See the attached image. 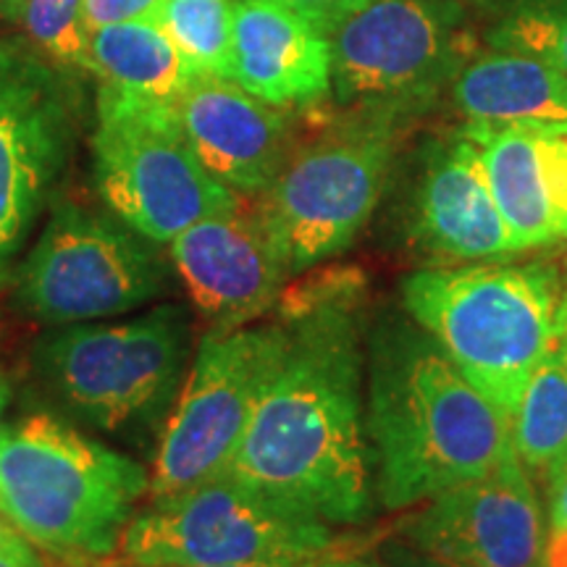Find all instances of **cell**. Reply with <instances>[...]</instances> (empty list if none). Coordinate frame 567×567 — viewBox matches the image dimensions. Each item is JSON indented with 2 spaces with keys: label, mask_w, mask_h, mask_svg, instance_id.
Returning a JSON list of instances; mask_svg holds the SVG:
<instances>
[{
  "label": "cell",
  "mask_w": 567,
  "mask_h": 567,
  "mask_svg": "<svg viewBox=\"0 0 567 567\" xmlns=\"http://www.w3.org/2000/svg\"><path fill=\"white\" fill-rule=\"evenodd\" d=\"M276 350L229 476L358 526L373 509L363 413V295L352 271L284 289Z\"/></svg>",
  "instance_id": "1"
},
{
  "label": "cell",
  "mask_w": 567,
  "mask_h": 567,
  "mask_svg": "<svg viewBox=\"0 0 567 567\" xmlns=\"http://www.w3.org/2000/svg\"><path fill=\"white\" fill-rule=\"evenodd\" d=\"M365 431L386 509L423 505L515 455L509 417L408 323H386L371 339Z\"/></svg>",
  "instance_id": "2"
},
{
  "label": "cell",
  "mask_w": 567,
  "mask_h": 567,
  "mask_svg": "<svg viewBox=\"0 0 567 567\" xmlns=\"http://www.w3.org/2000/svg\"><path fill=\"white\" fill-rule=\"evenodd\" d=\"M567 279L555 264L423 268L402 281V305L452 365L513 421L523 389L563 334Z\"/></svg>",
  "instance_id": "3"
},
{
  "label": "cell",
  "mask_w": 567,
  "mask_h": 567,
  "mask_svg": "<svg viewBox=\"0 0 567 567\" xmlns=\"http://www.w3.org/2000/svg\"><path fill=\"white\" fill-rule=\"evenodd\" d=\"M147 492L145 465L59 417L0 429V513L63 565L116 555Z\"/></svg>",
  "instance_id": "4"
},
{
  "label": "cell",
  "mask_w": 567,
  "mask_h": 567,
  "mask_svg": "<svg viewBox=\"0 0 567 567\" xmlns=\"http://www.w3.org/2000/svg\"><path fill=\"white\" fill-rule=\"evenodd\" d=\"M193 321L161 302L124 321L53 326L32 347L42 394L69 421L109 436L153 434L187 379Z\"/></svg>",
  "instance_id": "5"
},
{
  "label": "cell",
  "mask_w": 567,
  "mask_h": 567,
  "mask_svg": "<svg viewBox=\"0 0 567 567\" xmlns=\"http://www.w3.org/2000/svg\"><path fill=\"white\" fill-rule=\"evenodd\" d=\"M400 116L347 109L289 153L255 197V213L289 276L342 255L371 221L384 193Z\"/></svg>",
  "instance_id": "6"
},
{
  "label": "cell",
  "mask_w": 567,
  "mask_h": 567,
  "mask_svg": "<svg viewBox=\"0 0 567 567\" xmlns=\"http://www.w3.org/2000/svg\"><path fill=\"white\" fill-rule=\"evenodd\" d=\"M92 182L113 216L155 245L245 205L197 158L174 103L109 87L97 92Z\"/></svg>",
  "instance_id": "7"
},
{
  "label": "cell",
  "mask_w": 567,
  "mask_h": 567,
  "mask_svg": "<svg viewBox=\"0 0 567 567\" xmlns=\"http://www.w3.org/2000/svg\"><path fill=\"white\" fill-rule=\"evenodd\" d=\"M118 549L142 565L310 567L329 557L334 534L308 509L224 476L147 502Z\"/></svg>",
  "instance_id": "8"
},
{
  "label": "cell",
  "mask_w": 567,
  "mask_h": 567,
  "mask_svg": "<svg viewBox=\"0 0 567 567\" xmlns=\"http://www.w3.org/2000/svg\"><path fill=\"white\" fill-rule=\"evenodd\" d=\"M172 274L158 245L122 218L63 200L13 268V305L51 329L109 321L166 295Z\"/></svg>",
  "instance_id": "9"
},
{
  "label": "cell",
  "mask_w": 567,
  "mask_h": 567,
  "mask_svg": "<svg viewBox=\"0 0 567 567\" xmlns=\"http://www.w3.org/2000/svg\"><path fill=\"white\" fill-rule=\"evenodd\" d=\"M331 92L344 109H421L465 66L455 0H363L329 32Z\"/></svg>",
  "instance_id": "10"
},
{
  "label": "cell",
  "mask_w": 567,
  "mask_h": 567,
  "mask_svg": "<svg viewBox=\"0 0 567 567\" xmlns=\"http://www.w3.org/2000/svg\"><path fill=\"white\" fill-rule=\"evenodd\" d=\"M276 321L208 329L166 417L147 499H161L229 476L271 365Z\"/></svg>",
  "instance_id": "11"
},
{
  "label": "cell",
  "mask_w": 567,
  "mask_h": 567,
  "mask_svg": "<svg viewBox=\"0 0 567 567\" xmlns=\"http://www.w3.org/2000/svg\"><path fill=\"white\" fill-rule=\"evenodd\" d=\"M74 97L30 40L0 38V284L66 174Z\"/></svg>",
  "instance_id": "12"
},
{
  "label": "cell",
  "mask_w": 567,
  "mask_h": 567,
  "mask_svg": "<svg viewBox=\"0 0 567 567\" xmlns=\"http://www.w3.org/2000/svg\"><path fill=\"white\" fill-rule=\"evenodd\" d=\"M413 549L465 567H544L549 520L528 471L509 455L492 473L423 502L402 523Z\"/></svg>",
  "instance_id": "13"
},
{
  "label": "cell",
  "mask_w": 567,
  "mask_h": 567,
  "mask_svg": "<svg viewBox=\"0 0 567 567\" xmlns=\"http://www.w3.org/2000/svg\"><path fill=\"white\" fill-rule=\"evenodd\" d=\"M174 274L210 329H243L271 313L292 276L255 208L210 216L168 243Z\"/></svg>",
  "instance_id": "14"
},
{
  "label": "cell",
  "mask_w": 567,
  "mask_h": 567,
  "mask_svg": "<svg viewBox=\"0 0 567 567\" xmlns=\"http://www.w3.org/2000/svg\"><path fill=\"white\" fill-rule=\"evenodd\" d=\"M174 109L203 166L243 197L264 193L295 147L289 111L224 76L195 74Z\"/></svg>",
  "instance_id": "15"
},
{
  "label": "cell",
  "mask_w": 567,
  "mask_h": 567,
  "mask_svg": "<svg viewBox=\"0 0 567 567\" xmlns=\"http://www.w3.org/2000/svg\"><path fill=\"white\" fill-rule=\"evenodd\" d=\"M410 237L425 255L439 260L481 264L517 255L488 187L476 142L463 130L439 142L425 161Z\"/></svg>",
  "instance_id": "16"
},
{
  "label": "cell",
  "mask_w": 567,
  "mask_h": 567,
  "mask_svg": "<svg viewBox=\"0 0 567 567\" xmlns=\"http://www.w3.org/2000/svg\"><path fill=\"white\" fill-rule=\"evenodd\" d=\"M229 80L276 109H316L331 95L329 34L281 6L234 0Z\"/></svg>",
  "instance_id": "17"
},
{
  "label": "cell",
  "mask_w": 567,
  "mask_h": 567,
  "mask_svg": "<svg viewBox=\"0 0 567 567\" xmlns=\"http://www.w3.org/2000/svg\"><path fill=\"white\" fill-rule=\"evenodd\" d=\"M476 142L488 187L515 252L563 243L567 231V134L484 130L465 124Z\"/></svg>",
  "instance_id": "18"
},
{
  "label": "cell",
  "mask_w": 567,
  "mask_h": 567,
  "mask_svg": "<svg viewBox=\"0 0 567 567\" xmlns=\"http://www.w3.org/2000/svg\"><path fill=\"white\" fill-rule=\"evenodd\" d=\"M452 101L471 126L567 134V76L534 55H476L452 80Z\"/></svg>",
  "instance_id": "19"
},
{
  "label": "cell",
  "mask_w": 567,
  "mask_h": 567,
  "mask_svg": "<svg viewBox=\"0 0 567 567\" xmlns=\"http://www.w3.org/2000/svg\"><path fill=\"white\" fill-rule=\"evenodd\" d=\"M87 71L101 87L158 103H176L195 76L174 42L147 19L90 30Z\"/></svg>",
  "instance_id": "20"
},
{
  "label": "cell",
  "mask_w": 567,
  "mask_h": 567,
  "mask_svg": "<svg viewBox=\"0 0 567 567\" xmlns=\"http://www.w3.org/2000/svg\"><path fill=\"white\" fill-rule=\"evenodd\" d=\"M513 452L528 473L549 478L567 465V350L563 337L544 354L509 421Z\"/></svg>",
  "instance_id": "21"
},
{
  "label": "cell",
  "mask_w": 567,
  "mask_h": 567,
  "mask_svg": "<svg viewBox=\"0 0 567 567\" xmlns=\"http://www.w3.org/2000/svg\"><path fill=\"white\" fill-rule=\"evenodd\" d=\"M147 21L174 42L195 74L229 80L234 0H161Z\"/></svg>",
  "instance_id": "22"
},
{
  "label": "cell",
  "mask_w": 567,
  "mask_h": 567,
  "mask_svg": "<svg viewBox=\"0 0 567 567\" xmlns=\"http://www.w3.org/2000/svg\"><path fill=\"white\" fill-rule=\"evenodd\" d=\"M87 0H19L17 24L59 69L87 71Z\"/></svg>",
  "instance_id": "23"
},
{
  "label": "cell",
  "mask_w": 567,
  "mask_h": 567,
  "mask_svg": "<svg viewBox=\"0 0 567 567\" xmlns=\"http://www.w3.org/2000/svg\"><path fill=\"white\" fill-rule=\"evenodd\" d=\"M492 48L534 55L567 76V0H530L492 32Z\"/></svg>",
  "instance_id": "24"
},
{
  "label": "cell",
  "mask_w": 567,
  "mask_h": 567,
  "mask_svg": "<svg viewBox=\"0 0 567 567\" xmlns=\"http://www.w3.org/2000/svg\"><path fill=\"white\" fill-rule=\"evenodd\" d=\"M161 0H87L84 3V17H87V27L105 24H122V21H140L153 13Z\"/></svg>",
  "instance_id": "25"
},
{
  "label": "cell",
  "mask_w": 567,
  "mask_h": 567,
  "mask_svg": "<svg viewBox=\"0 0 567 567\" xmlns=\"http://www.w3.org/2000/svg\"><path fill=\"white\" fill-rule=\"evenodd\" d=\"M264 3L300 13V17L313 21L316 27H321L323 32H329L337 21H342L347 13L358 9L363 0H264Z\"/></svg>",
  "instance_id": "26"
},
{
  "label": "cell",
  "mask_w": 567,
  "mask_h": 567,
  "mask_svg": "<svg viewBox=\"0 0 567 567\" xmlns=\"http://www.w3.org/2000/svg\"><path fill=\"white\" fill-rule=\"evenodd\" d=\"M549 481V528L567 530V465L551 473Z\"/></svg>",
  "instance_id": "27"
},
{
  "label": "cell",
  "mask_w": 567,
  "mask_h": 567,
  "mask_svg": "<svg viewBox=\"0 0 567 567\" xmlns=\"http://www.w3.org/2000/svg\"><path fill=\"white\" fill-rule=\"evenodd\" d=\"M0 551L6 555H34V547L19 534V528L0 513Z\"/></svg>",
  "instance_id": "28"
},
{
  "label": "cell",
  "mask_w": 567,
  "mask_h": 567,
  "mask_svg": "<svg viewBox=\"0 0 567 567\" xmlns=\"http://www.w3.org/2000/svg\"><path fill=\"white\" fill-rule=\"evenodd\" d=\"M394 567H465L455 563H444V559H436L431 555H423V551H400L394 559Z\"/></svg>",
  "instance_id": "29"
},
{
  "label": "cell",
  "mask_w": 567,
  "mask_h": 567,
  "mask_svg": "<svg viewBox=\"0 0 567 567\" xmlns=\"http://www.w3.org/2000/svg\"><path fill=\"white\" fill-rule=\"evenodd\" d=\"M66 567H243V565H142L132 563L126 557H105V559H92V563H80V565H66Z\"/></svg>",
  "instance_id": "30"
},
{
  "label": "cell",
  "mask_w": 567,
  "mask_h": 567,
  "mask_svg": "<svg viewBox=\"0 0 567 567\" xmlns=\"http://www.w3.org/2000/svg\"><path fill=\"white\" fill-rule=\"evenodd\" d=\"M544 567H567V530H557L549 536Z\"/></svg>",
  "instance_id": "31"
},
{
  "label": "cell",
  "mask_w": 567,
  "mask_h": 567,
  "mask_svg": "<svg viewBox=\"0 0 567 567\" xmlns=\"http://www.w3.org/2000/svg\"><path fill=\"white\" fill-rule=\"evenodd\" d=\"M0 567H45V565H42L38 551H34V555H6V551H0Z\"/></svg>",
  "instance_id": "32"
},
{
  "label": "cell",
  "mask_w": 567,
  "mask_h": 567,
  "mask_svg": "<svg viewBox=\"0 0 567 567\" xmlns=\"http://www.w3.org/2000/svg\"><path fill=\"white\" fill-rule=\"evenodd\" d=\"M310 567H379V565L368 563V559H354V557H326L321 563Z\"/></svg>",
  "instance_id": "33"
},
{
  "label": "cell",
  "mask_w": 567,
  "mask_h": 567,
  "mask_svg": "<svg viewBox=\"0 0 567 567\" xmlns=\"http://www.w3.org/2000/svg\"><path fill=\"white\" fill-rule=\"evenodd\" d=\"M17 3L19 0H0V27L17 24Z\"/></svg>",
  "instance_id": "34"
},
{
  "label": "cell",
  "mask_w": 567,
  "mask_h": 567,
  "mask_svg": "<svg viewBox=\"0 0 567 567\" xmlns=\"http://www.w3.org/2000/svg\"><path fill=\"white\" fill-rule=\"evenodd\" d=\"M9 384H6V379L0 375V429H3V415H6V408H9Z\"/></svg>",
  "instance_id": "35"
},
{
  "label": "cell",
  "mask_w": 567,
  "mask_h": 567,
  "mask_svg": "<svg viewBox=\"0 0 567 567\" xmlns=\"http://www.w3.org/2000/svg\"><path fill=\"white\" fill-rule=\"evenodd\" d=\"M563 342H565V350H567V289H565V310H563Z\"/></svg>",
  "instance_id": "36"
},
{
  "label": "cell",
  "mask_w": 567,
  "mask_h": 567,
  "mask_svg": "<svg viewBox=\"0 0 567 567\" xmlns=\"http://www.w3.org/2000/svg\"><path fill=\"white\" fill-rule=\"evenodd\" d=\"M563 243H567V231H565V239H563Z\"/></svg>",
  "instance_id": "37"
}]
</instances>
